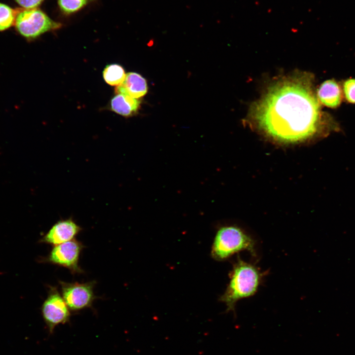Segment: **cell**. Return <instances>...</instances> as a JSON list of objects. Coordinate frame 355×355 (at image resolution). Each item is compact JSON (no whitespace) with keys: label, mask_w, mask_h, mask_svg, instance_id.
Masks as SVG:
<instances>
[{"label":"cell","mask_w":355,"mask_h":355,"mask_svg":"<svg viewBox=\"0 0 355 355\" xmlns=\"http://www.w3.org/2000/svg\"><path fill=\"white\" fill-rule=\"evenodd\" d=\"M250 117L264 134L284 143L304 142L333 124L323 114L308 76L277 82L253 106Z\"/></svg>","instance_id":"1"},{"label":"cell","mask_w":355,"mask_h":355,"mask_svg":"<svg viewBox=\"0 0 355 355\" xmlns=\"http://www.w3.org/2000/svg\"><path fill=\"white\" fill-rule=\"evenodd\" d=\"M264 274L255 265L238 257L233 265L228 286L220 300L227 307V312L235 313L237 302L253 295L257 291Z\"/></svg>","instance_id":"2"},{"label":"cell","mask_w":355,"mask_h":355,"mask_svg":"<svg viewBox=\"0 0 355 355\" xmlns=\"http://www.w3.org/2000/svg\"><path fill=\"white\" fill-rule=\"evenodd\" d=\"M243 250L256 257V243L251 237L235 226H224L217 231L212 250L215 259L222 260Z\"/></svg>","instance_id":"3"},{"label":"cell","mask_w":355,"mask_h":355,"mask_svg":"<svg viewBox=\"0 0 355 355\" xmlns=\"http://www.w3.org/2000/svg\"><path fill=\"white\" fill-rule=\"evenodd\" d=\"M14 24L19 34L28 39L36 38L60 26L36 8L18 9Z\"/></svg>","instance_id":"4"},{"label":"cell","mask_w":355,"mask_h":355,"mask_svg":"<svg viewBox=\"0 0 355 355\" xmlns=\"http://www.w3.org/2000/svg\"><path fill=\"white\" fill-rule=\"evenodd\" d=\"M83 244L76 239L55 246L45 257L38 259L40 263H49L69 269L72 274L83 273L78 264Z\"/></svg>","instance_id":"5"},{"label":"cell","mask_w":355,"mask_h":355,"mask_svg":"<svg viewBox=\"0 0 355 355\" xmlns=\"http://www.w3.org/2000/svg\"><path fill=\"white\" fill-rule=\"evenodd\" d=\"M61 295L70 311L77 312L92 307L98 297L94 292L96 282L66 283L59 281Z\"/></svg>","instance_id":"6"},{"label":"cell","mask_w":355,"mask_h":355,"mask_svg":"<svg viewBox=\"0 0 355 355\" xmlns=\"http://www.w3.org/2000/svg\"><path fill=\"white\" fill-rule=\"evenodd\" d=\"M48 288L47 296L41 307V312L49 332L52 333L57 326L69 321L71 313L57 287L49 286Z\"/></svg>","instance_id":"7"},{"label":"cell","mask_w":355,"mask_h":355,"mask_svg":"<svg viewBox=\"0 0 355 355\" xmlns=\"http://www.w3.org/2000/svg\"><path fill=\"white\" fill-rule=\"evenodd\" d=\"M81 230L82 228L72 218L60 220L51 227L39 242L55 246L74 239Z\"/></svg>","instance_id":"8"},{"label":"cell","mask_w":355,"mask_h":355,"mask_svg":"<svg viewBox=\"0 0 355 355\" xmlns=\"http://www.w3.org/2000/svg\"><path fill=\"white\" fill-rule=\"evenodd\" d=\"M147 90L145 79L138 73L130 72L126 74L122 83L116 86L115 92L138 99L144 96Z\"/></svg>","instance_id":"9"},{"label":"cell","mask_w":355,"mask_h":355,"mask_svg":"<svg viewBox=\"0 0 355 355\" xmlns=\"http://www.w3.org/2000/svg\"><path fill=\"white\" fill-rule=\"evenodd\" d=\"M317 97L320 104L328 107H339L343 98V93L339 83L334 79L323 82L317 92Z\"/></svg>","instance_id":"10"},{"label":"cell","mask_w":355,"mask_h":355,"mask_svg":"<svg viewBox=\"0 0 355 355\" xmlns=\"http://www.w3.org/2000/svg\"><path fill=\"white\" fill-rule=\"evenodd\" d=\"M140 106V101L127 95L117 94L111 100V109L121 115L128 117L135 114Z\"/></svg>","instance_id":"11"},{"label":"cell","mask_w":355,"mask_h":355,"mask_svg":"<svg viewBox=\"0 0 355 355\" xmlns=\"http://www.w3.org/2000/svg\"><path fill=\"white\" fill-rule=\"evenodd\" d=\"M103 75L105 81L111 86H118L124 81L126 74L123 68L118 64H110L104 69Z\"/></svg>","instance_id":"12"},{"label":"cell","mask_w":355,"mask_h":355,"mask_svg":"<svg viewBox=\"0 0 355 355\" xmlns=\"http://www.w3.org/2000/svg\"><path fill=\"white\" fill-rule=\"evenodd\" d=\"M17 13V9L0 3V31L5 30L15 24Z\"/></svg>","instance_id":"13"},{"label":"cell","mask_w":355,"mask_h":355,"mask_svg":"<svg viewBox=\"0 0 355 355\" xmlns=\"http://www.w3.org/2000/svg\"><path fill=\"white\" fill-rule=\"evenodd\" d=\"M87 0H58L59 5L64 12H75L86 5Z\"/></svg>","instance_id":"14"},{"label":"cell","mask_w":355,"mask_h":355,"mask_svg":"<svg viewBox=\"0 0 355 355\" xmlns=\"http://www.w3.org/2000/svg\"><path fill=\"white\" fill-rule=\"evenodd\" d=\"M343 93L348 103L355 104V78L347 79L344 82Z\"/></svg>","instance_id":"15"},{"label":"cell","mask_w":355,"mask_h":355,"mask_svg":"<svg viewBox=\"0 0 355 355\" xmlns=\"http://www.w3.org/2000/svg\"><path fill=\"white\" fill-rule=\"evenodd\" d=\"M24 8H34L39 5L43 0H15Z\"/></svg>","instance_id":"16"}]
</instances>
